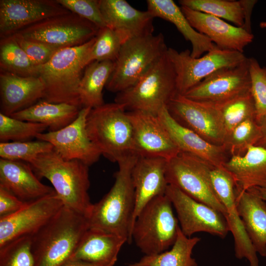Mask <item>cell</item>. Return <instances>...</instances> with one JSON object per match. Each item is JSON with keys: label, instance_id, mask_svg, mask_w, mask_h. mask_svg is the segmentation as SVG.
I'll return each instance as SVG.
<instances>
[{"label": "cell", "instance_id": "obj_1", "mask_svg": "<svg viewBox=\"0 0 266 266\" xmlns=\"http://www.w3.org/2000/svg\"><path fill=\"white\" fill-rule=\"evenodd\" d=\"M138 157L131 156L118 163L113 185L99 201L92 204L86 217L89 229L116 234L131 243L135 205L132 172Z\"/></svg>", "mask_w": 266, "mask_h": 266}, {"label": "cell", "instance_id": "obj_2", "mask_svg": "<svg viewBox=\"0 0 266 266\" xmlns=\"http://www.w3.org/2000/svg\"><path fill=\"white\" fill-rule=\"evenodd\" d=\"M95 40L96 36L82 45L62 48L47 63L35 66V76L40 78L44 87L43 100L82 108L79 87L86 66V58Z\"/></svg>", "mask_w": 266, "mask_h": 266}, {"label": "cell", "instance_id": "obj_3", "mask_svg": "<svg viewBox=\"0 0 266 266\" xmlns=\"http://www.w3.org/2000/svg\"><path fill=\"white\" fill-rule=\"evenodd\" d=\"M29 164L38 178L51 182L64 206L87 216L92 205L88 193L89 166L77 160H65L54 150Z\"/></svg>", "mask_w": 266, "mask_h": 266}, {"label": "cell", "instance_id": "obj_4", "mask_svg": "<svg viewBox=\"0 0 266 266\" xmlns=\"http://www.w3.org/2000/svg\"><path fill=\"white\" fill-rule=\"evenodd\" d=\"M88 229L84 216L64 206L31 236L35 266H61L69 261Z\"/></svg>", "mask_w": 266, "mask_h": 266}, {"label": "cell", "instance_id": "obj_5", "mask_svg": "<svg viewBox=\"0 0 266 266\" xmlns=\"http://www.w3.org/2000/svg\"><path fill=\"white\" fill-rule=\"evenodd\" d=\"M86 129L92 142L110 161L118 163L136 155L132 125L122 104L114 102L92 108Z\"/></svg>", "mask_w": 266, "mask_h": 266}, {"label": "cell", "instance_id": "obj_6", "mask_svg": "<svg viewBox=\"0 0 266 266\" xmlns=\"http://www.w3.org/2000/svg\"><path fill=\"white\" fill-rule=\"evenodd\" d=\"M176 77L166 51L134 85L117 93L114 102L127 111L157 115L177 94Z\"/></svg>", "mask_w": 266, "mask_h": 266}, {"label": "cell", "instance_id": "obj_7", "mask_svg": "<svg viewBox=\"0 0 266 266\" xmlns=\"http://www.w3.org/2000/svg\"><path fill=\"white\" fill-rule=\"evenodd\" d=\"M172 206L166 194L160 195L147 203L137 216L131 239L144 255L163 252L175 241L180 226Z\"/></svg>", "mask_w": 266, "mask_h": 266}, {"label": "cell", "instance_id": "obj_8", "mask_svg": "<svg viewBox=\"0 0 266 266\" xmlns=\"http://www.w3.org/2000/svg\"><path fill=\"white\" fill-rule=\"evenodd\" d=\"M162 33L134 37L122 47L106 89L117 94L134 85L167 51Z\"/></svg>", "mask_w": 266, "mask_h": 266}, {"label": "cell", "instance_id": "obj_9", "mask_svg": "<svg viewBox=\"0 0 266 266\" xmlns=\"http://www.w3.org/2000/svg\"><path fill=\"white\" fill-rule=\"evenodd\" d=\"M214 167L202 159L180 151L167 161L166 176L173 185L199 202L217 210L225 217L227 212L213 188L210 172Z\"/></svg>", "mask_w": 266, "mask_h": 266}, {"label": "cell", "instance_id": "obj_10", "mask_svg": "<svg viewBox=\"0 0 266 266\" xmlns=\"http://www.w3.org/2000/svg\"><path fill=\"white\" fill-rule=\"evenodd\" d=\"M167 54L175 71L177 94L181 95L217 70L238 65L248 58L243 53L217 46L199 58L192 57L188 49L178 52L168 48Z\"/></svg>", "mask_w": 266, "mask_h": 266}, {"label": "cell", "instance_id": "obj_11", "mask_svg": "<svg viewBox=\"0 0 266 266\" xmlns=\"http://www.w3.org/2000/svg\"><path fill=\"white\" fill-rule=\"evenodd\" d=\"M99 29L93 23L70 12L43 20L13 34L65 48L87 42L97 35Z\"/></svg>", "mask_w": 266, "mask_h": 266}, {"label": "cell", "instance_id": "obj_12", "mask_svg": "<svg viewBox=\"0 0 266 266\" xmlns=\"http://www.w3.org/2000/svg\"><path fill=\"white\" fill-rule=\"evenodd\" d=\"M166 107L177 121L207 142L224 145L226 133L220 112L215 104L194 100L177 94Z\"/></svg>", "mask_w": 266, "mask_h": 266}, {"label": "cell", "instance_id": "obj_13", "mask_svg": "<svg viewBox=\"0 0 266 266\" xmlns=\"http://www.w3.org/2000/svg\"><path fill=\"white\" fill-rule=\"evenodd\" d=\"M165 194L175 209L182 232L187 237L205 232L224 238L230 232L225 217L217 210L171 185H168Z\"/></svg>", "mask_w": 266, "mask_h": 266}, {"label": "cell", "instance_id": "obj_14", "mask_svg": "<svg viewBox=\"0 0 266 266\" xmlns=\"http://www.w3.org/2000/svg\"><path fill=\"white\" fill-rule=\"evenodd\" d=\"M250 92L248 58L238 65L217 70L183 96L194 100L218 104Z\"/></svg>", "mask_w": 266, "mask_h": 266}, {"label": "cell", "instance_id": "obj_15", "mask_svg": "<svg viewBox=\"0 0 266 266\" xmlns=\"http://www.w3.org/2000/svg\"><path fill=\"white\" fill-rule=\"evenodd\" d=\"M63 206L55 193L26 202L15 213L0 217V247L19 237L32 236Z\"/></svg>", "mask_w": 266, "mask_h": 266}, {"label": "cell", "instance_id": "obj_16", "mask_svg": "<svg viewBox=\"0 0 266 266\" xmlns=\"http://www.w3.org/2000/svg\"><path fill=\"white\" fill-rule=\"evenodd\" d=\"M91 109L82 107L70 124L57 131L40 133L36 138L50 143L53 150L65 160H77L89 166L92 165L101 154L87 132L86 121Z\"/></svg>", "mask_w": 266, "mask_h": 266}, {"label": "cell", "instance_id": "obj_17", "mask_svg": "<svg viewBox=\"0 0 266 266\" xmlns=\"http://www.w3.org/2000/svg\"><path fill=\"white\" fill-rule=\"evenodd\" d=\"M211 182L217 196L225 207L226 219L234 239V254L238 259H246L250 266H259L257 253L245 230L235 203V183L224 167H213Z\"/></svg>", "mask_w": 266, "mask_h": 266}, {"label": "cell", "instance_id": "obj_18", "mask_svg": "<svg viewBox=\"0 0 266 266\" xmlns=\"http://www.w3.org/2000/svg\"><path fill=\"white\" fill-rule=\"evenodd\" d=\"M132 125L135 153L138 157L160 158L168 161L180 151L158 115L127 111Z\"/></svg>", "mask_w": 266, "mask_h": 266}, {"label": "cell", "instance_id": "obj_19", "mask_svg": "<svg viewBox=\"0 0 266 266\" xmlns=\"http://www.w3.org/2000/svg\"><path fill=\"white\" fill-rule=\"evenodd\" d=\"M70 12L57 0H0V37L49 18Z\"/></svg>", "mask_w": 266, "mask_h": 266}, {"label": "cell", "instance_id": "obj_20", "mask_svg": "<svg viewBox=\"0 0 266 266\" xmlns=\"http://www.w3.org/2000/svg\"><path fill=\"white\" fill-rule=\"evenodd\" d=\"M180 8L192 27L220 49L243 53L245 47L253 41V34L241 27L185 6H181Z\"/></svg>", "mask_w": 266, "mask_h": 266}, {"label": "cell", "instance_id": "obj_21", "mask_svg": "<svg viewBox=\"0 0 266 266\" xmlns=\"http://www.w3.org/2000/svg\"><path fill=\"white\" fill-rule=\"evenodd\" d=\"M158 116L180 151L193 154L213 167L223 166L228 160V151L224 145L212 144L180 124L170 114L166 106L159 112Z\"/></svg>", "mask_w": 266, "mask_h": 266}, {"label": "cell", "instance_id": "obj_22", "mask_svg": "<svg viewBox=\"0 0 266 266\" xmlns=\"http://www.w3.org/2000/svg\"><path fill=\"white\" fill-rule=\"evenodd\" d=\"M166 160L160 158L138 157L132 172L135 194L132 229L145 205L155 197L166 194L168 185L166 176Z\"/></svg>", "mask_w": 266, "mask_h": 266}, {"label": "cell", "instance_id": "obj_23", "mask_svg": "<svg viewBox=\"0 0 266 266\" xmlns=\"http://www.w3.org/2000/svg\"><path fill=\"white\" fill-rule=\"evenodd\" d=\"M44 85L37 76L0 73V113L7 115L27 108L43 99Z\"/></svg>", "mask_w": 266, "mask_h": 266}, {"label": "cell", "instance_id": "obj_24", "mask_svg": "<svg viewBox=\"0 0 266 266\" xmlns=\"http://www.w3.org/2000/svg\"><path fill=\"white\" fill-rule=\"evenodd\" d=\"M0 186L25 202L56 193L54 188L40 182L29 164L1 158Z\"/></svg>", "mask_w": 266, "mask_h": 266}, {"label": "cell", "instance_id": "obj_25", "mask_svg": "<svg viewBox=\"0 0 266 266\" xmlns=\"http://www.w3.org/2000/svg\"><path fill=\"white\" fill-rule=\"evenodd\" d=\"M106 27L127 33L131 38L153 34L154 17L136 9L125 0H99Z\"/></svg>", "mask_w": 266, "mask_h": 266}, {"label": "cell", "instance_id": "obj_26", "mask_svg": "<svg viewBox=\"0 0 266 266\" xmlns=\"http://www.w3.org/2000/svg\"><path fill=\"white\" fill-rule=\"evenodd\" d=\"M126 242V239L116 234L88 229L69 260L82 261L97 266H113Z\"/></svg>", "mask_w": 266, "mask_h": 266}, {"label": "cell", "instance_id": "obj_27", "mask_svg": "<svg viewBox=\"0 0 266 266\" xmlns=\"http://www.w3.org/2000/svg\"><path fill=\"white\" fill-rule=\"evenodd\" d=\"M235 203L245 230L257 254L266 257V201L249 190L235 188Z\"/></svg>", "mask_w": 266, "mask_h": 266}, {"label": "cell", "instance_id": "obj_28", "mask_svg": "<svg viewBox=\"0 0 266 266\" xmlns=\"http://www.w3.org/2000/svg\"><path fill=\"white\" fill-rule=\"evenodd\" d=\"M223 166L232 176L237 190L266 188V148L250 146L244 154L231 156Z\"/></svg>", "mask_w": 266, "mask_h": 266}, {"label": "cell", "instance_id": "obj_29", "mask_svg": "<svg viewBox=\"0 0 266 266\" xmlns=\"http://www.w3.org/2000/svg\"><path fill=\"white\" fill-rule=\"evenodd\" d=\"M147 11L154 17L167 21L176 27L192 45L191 56L199 58L216 47L206 36L193 28L181 10L172 0H147Z\"/></svg>", "mask_w": 266, "mask_h": 266}, {"label": "cell", "instance_id": "obj_30", "mask_svg": "<svg viewBox=\"0 0 266 266\" xmlns=\"http://www.w3.org/2000/svg\"><path fill=\"white\" fill-rule=\"evenodd\" d=\"M81 108L66 103H55L42 100L11 116L23 121L46 125L49 132L66 127L78 116Z\"/></svg>", "mask_w": 266, "mask_h": 266}, {"label": "cell", "instance_id": "obj_31", "mask_svg": "<svg viewBox=\"0 0 266 266\" xmlns=\"http://www.w3.org/2000/svg\"><path fill=\"white\" fill-rule=\"evenodd\" d=\"M114 62L94 61L87 65L79 87V95L82 107L94 108L104 104L102 91L112 73Z\"/></svg>", "mask_w": 266, "mask_h": 266}, {"label": "cell", "instance_id": "obj_32", "mask_svg": "<svg viewBox=\"0 0 266 266\" xmlns=\"http://www.w3.org/2000/svg\"><path fill=\"white\" fill-rule=\"evenodd\" d=\"M200 241L198 237H188L179 227L175 241L170 250L159 254L144 255L129 266H197L192 257L195 246Z\"/></svg>", "mask_w": 266, "mask_h": 266}, {"label": "cell", "instance_id": "obj_33", "mask_svg": "<svg viewBox=\"0 0 266 266\" xmlns=\"http://www.w3.org/2000/svg\"><path fill=\"white\" fill-rule=\"evenodd\" d=\"M131 38L126 33L108 27L100 28L85 60L87 66L94 61L114 62L124 44Z\"/></svg>", "mask_w": 266, "mask_h": 266}, {"label": "cell", "instance_id": "obj_34", "mask_svg": "<svg viewBox=\"0 0 266 266\" xmlns=\"http://www.w3.org/2000/svg\"><path fill=\"white\" fill-rule=\"evenodd\" d=\"M0 67L19 76H35V66L12 35L0 37Z\"/></svg>", "mask_w": 266, "mask_h": 266}, {"label": "cell", "instance_id": "obj_35", "mask_svg": "<svg viewBox=\"0 0 266 266\" xmlns=\"http://www.w3.org/2000/svg\"><path fill=\"white\" fill-rule=\"evenodd\" d=\"M179 3L181 6L226 19L236 27L243 26V11L240 0H180Z\"/></svg>", "mask_w": 266, "mask_h": 266}, {"label": "cell", "instance_id": "obj_36", "mask_svg": "<svg viewBox=\"0 0 266 266\" xmlns=\"http://www.w3.org/2000/svg\"><path fill=\"white\" fill-rule=\"evenodd\" d=\"M215 105L220 112L226 137L240 123L248 119L256 118V108L251 92Z\"/></svg>", "mask_w": 266, "mask_h": 266}, {"label": "cell", "instance_id": "obj_37", "mask_svg": "<svg viewBox=\"0 0 266 266\" xmlns=\"http://www.w3.org/2000/svg\"><path fill=\"white\" fill-rule=\"evenodd\" d=\"M47 129L44 124L21 120L0 113V142L29 141Z\"/></svg>", "mask_w": 266, "mask_h": 266}, {"label": "cell", "instance_id": "obj_38", "mask_svg": "<svg viewBox=\"0 0 266 266\" xmlns=\"http://www.w3.org/2000/svg\"><path fill=\"white\" fill-rule=\"evenodd\" d=\"M261 130L255 119H248L237 125L228 135L224 146L231 156L244 154L249 147L255 145Z\"/></svg>", "mask_w": 266, "mask_h": 266}, {"label": "cell", "instance_id": "obj_39", "mask_svg": "<svg viewBox=\"0 0 266 266\" xmlns=\"http://www.w3.org/2000/svg\"><path fill=\"white\" fill-rule=\"evenodd\" d=\"M53 150L49 142L36 141L0 142V157L1 159L26 162L30 164L39 155Z\"/></svg>", "mask_w": 266, "mask_h": 266}, {"label": "cell", "instance_id": "obj_40", "mask_svg": "<svg viewBox=\"0 0 266 266\" xmlns=\"http://www.w3.org/2000/svg\"><path fill=\"white\" fill-rule=\"evenodd\" d=\"M0 266H35L32 236L21 237L0 247Z\"/></svg>", "mask_w": 266, "mask_h": 266}, {"label": "cell", "instance_id": "obj_41", "mask_svg": "<svg viewBox=\"0 0 266 266\" xmlns=\"http://www.w3.org/2000/svg\"><path fill=\"white\" fill-rule=\"evenodd\" d=\"M248 59L251 94L256 108V120L259 124L266 118V69L261 67L255 58Z\"/></svg>", "mask_w": 266, "mask_h": 266}, {"label": "cell", "instance_id": "obj_42", "mask_svg": "<svg viewBox=\"0 0 266 266\" xmlns=\"http://www.w3.org/2000/svg\"><path fill=\"white\" fill-rule=\"evenodd\" d=\"M71 12L93 23L100 29L106 27L99 0H56Z\"/></svg>", "mask_w": 266, "mask_h": 266}, {"label": "cell", "instance_id": "obj_43", "mask_svg": "<svg viewBox=\"0 0 266 266\" xmlns=\"http://www.w3.org/2000/svg\"><path fill=\"white\" fill-rule=\"evenodd\" d=\"M35 66L47 63L60 49L63 48L50 44L30 40L12 35Z\"/></svg>", "mask_w": 266, "mask_h": 266}, {"label": "cell", "instance_id": "obj_44", "mask_svg": "<svg viewBox=\"0 0 266 266\" xmlns=\"http://www.w3.org/2000/svg\"><path fill=\"white\" fill-rule=\"evenodd\" d=\"M26 203L0 186V217L15 213Z\"/></svg>", "mask_w": 266, "mask_h": 266}, {"label": "cell", "instance_id": "obj_45", "mask_svg": "<svg viewBox=\"0 0 266 266\" xmlns=\"http://www.w3.org/2000/svg\"><path fill=\"white\" fill-rule=\"evenodd\" d=\"M244 15V24L242 28L247 32L252 33L251 17L253 7L257 3L255 0H240Z\"/></svg>", "mask_w": 266, "mask_h": 266}, {"label": "cell", "instance_id": "obj_46", "mask_svg": "<svg viewBox=\"0 0 266 266\" xmlns=\"http://www.w3.org/2000/svg\"><path fill=\"white\" fill-rule=\"evenodd\" d=\"M260 127L261 135L255 145L266 149V118L259 123Z\"/></svg>", "mask_w": 266, "mask_h": 266}, {"label": "cell", "instance_id": "obj_47", "mask_svg": "<svg viewBox=\"0 0 266 266\" xmlns=\"http://www.w3.org/2000/svg\"><path fill=\"white\" fill-rule=\"evenodd\" d=\"M254 193L261 199L266 201V188L264 187H254L248 189Z\"/></svg>", "mask_w": 266, "mask_h": 266}, {"label": "cell", "instance_id": "obj_48", "mask_svg": "<svg viewBox=\"0 0 266 266\" xmlns=\"http://www.w3.org/2000/svg\"><path fill=\"white\" fill-rule=\"evenodd\" d=\"M61 266H97L80 261L69 260Z\"/></svg>", "mask_w": 266, "mask_h": 266}, {"label": "cell", "instance_id": "obj_49", "mask_svg": "<svg viewBox=\"0 0 266 266\" xmlns=\"http://www.w3.org/2000/svg\"><path fill=\"white\" fill-rule=\"evenodd\" d=\"M260 27L262 28H266V22H262L260 24Z\"/></svg>", "mask_w": 266, "mask_h": 266}, {"label": "cell", "instance_id": "obj_50", "mask_svg": "<svg viewBox=\"0 0 266 266\" xmlns=\"http://www.w3.org/2000/svg\"></svg>", "mask_w": 266, "mask_h": 266}]
</instances>
